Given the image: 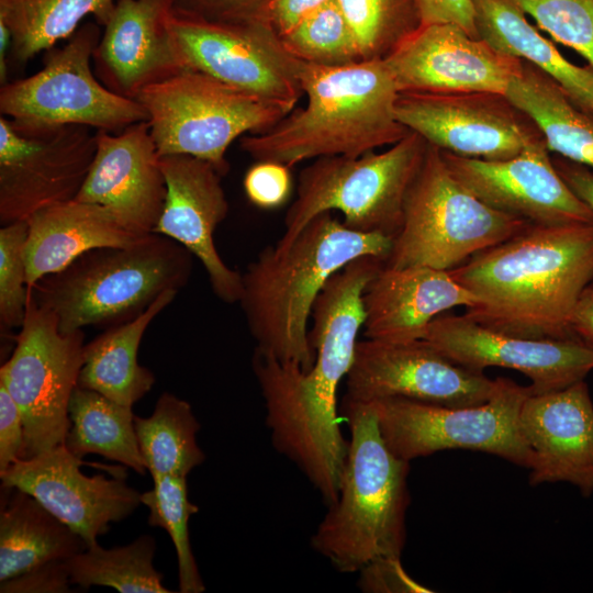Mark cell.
I'll return each mask as SVG.
<instances>
[{
  "mask_svg": "<svg viewBox=\"0 0 593 593\" xmlns=\"http://www.w3.org/2000/svg\"><path fill=\"white\" fill-rule=\"evenodd\" d=\"M116 0H0V22L11 34L10 60L24 65L68 40L88 15L103 26Z\"/></svg>",
  "mask_w": 593,
  "mask_h": 593,
  "instance_id": "cell-32",
  "label": "cell"
},
{
  "mask_svg": "<svg viewBox=\"0 0 593 593\" xmlns=\"http://www.w3.org/2000/svg\"><path fill=\"white\" fill-rule=\"evenodd\" d=\"M395 115L428 144L468 158L504 160L544 139L534 121L496 92L403 91Z\"/></svg>",
  "mask_w": 593,
  "mask_h": 593,
  "instance_id": "cell-14",
  "label": "cell"
},
{
  "mask_svg": "<svg viewBox=\"0 0 593 593\" xmlns=\"http://www.w3.org/2000/svg\"><path fill=\"white\" fill-rule=\"evenodd\" d=\"M555 41L593 67V0H513Z\"/></svg>",
  "mask_w": 593,
  "mask_h": 593,
  "instance_id": "cell-38",
  "label": "cell"
},
{
  "mask_svg": "<svg viewBox=\"0 0 593 593\" xmlns=\"http://www.w3.org/2000/svg\"><path fill=\"white\" fill-rule=\"evenodd\" d=\"M192 257L181 244L150 233L127 246L88 250L30 291L54 313L61 333L109 328L136 318L166 291L179 292L190 280Z\"/></svg>",
  "mask_w": 593,
  "mask_h": 593,
  "instance_id": "cell-5",
  "label": "cell"
},
{
  "mask_svg": "<svg viewBox=\"0 0 593 593\" xmlns=\"http://www.w3.org/2000/svg\"><path fill=\"white\" fill-rule=\"evenodd\" d=\"M529 385L499 377L493 396L478 405L446 406L405 398L371 401L381 436L399 458L411 461L448 449L491 454L516 466H533L518 416Z\"/></svg>",
  "mask_w": 593,
  "mask_h": 593,
  "instance_id": "cell-10",
  "label": "cell"
},
{
  "mask_svg": "<svg viewBox=\"0 0 593 593\" xmlns=\"http://www.w3.org/2000/svg\"><path fill=\"white\" fill-rule=\"evenodd\" d=\"M85 333H61L54 313L30 291L26 314L0 382L18 404L24 425L22 459L65 443L68 405L83 362Z\"/></svg>",
  "mask_w": 593,
  "mask_h": 593,
  "instance_id": "cell-11",
  "label": "cell"
},
{
  "mask_svg": "<svg viewBox=\"0 0 593 593\" xmlns=\"http://www.w3.org/2000/svg\"><path fill=\"white\" fill-rule=\"evenodd\" d=\"M102 31L82 23L59 47L46 51L43 68L0 88V113L30 128L83 125L119 133L148 121L143 105L108 89L92 71V56Z\"/></svg>",
  "mask_w": 593,
  "mask_h": 593,
  "instance_id": "cell-9",
  "label": "cell"
},
{
  "mask_svg": "<svg viewBox=\"0 0 593 593\" xmlns=\"http://www.w3.org/2000/svg\"><path fill=\"white\" fill-rule=\"evenodd\" d=\"M552 163L571 191L593 211V169L561 156Z\"/></svg>",
  "mask_w": 593,
  "mask_h": 593,
  "instance_id": "cell-47",
  "label": "cell"
},
{
  "mask_svg": "<svg viewBox=\"0 0 593 593\" xmlns=\"http://www.w3.org/2000/svg\"><path fill=\"white\" fill-rule=\"evenodd\" d=\"M350 428L337 500L311 538L339 572L353 573L382 559L400 560L405 544L410 461L385 445L373 406L343 400Z\"/></svg>",
  "mask_w": 593,
  "mask_h": 593,
  "instance_id": "cell-4",
  "label": "cell"
},
{
  "mask_svg": "<svg viewBox=\"0 0 593 593\" xmlns=\"http://www.w3.org/2000/svg\"><path fill=\"white\" fill-rule=\"evenodd\" d=\"M422 25L452 23L478 37L472 0H414Z\"/></svg>",
  "mask_w": 593,
  "mask_h": 593,
  "instance_id": "cell-44",
  "label": "cell"
},
{
  "mask_svg": "<svg viewBox=\"0 0 593 593\" xmlns=\"http://www.w3.org/2000/svg\"><path fill=\"white\" fill-rule=\"evenodd\" d=\"M393 237L347 227L324 212L287 247L266 246L242 273L238 303L256 350L279 361L314 366L309 343L313 304L328 279L351 260L387 259Z\"/></svg>",
  "mask_w": 593,
  "mask_h": 593,
  "instance_id": "cell-2",
  "label": "cell"
},
{
  "mask_svg": "<svg viewBox=\"0 0 593 593\" xmlns=\"http://www.w3.org/2000/svg\"><path fill=\"white\" fill-rule=\"evenodd\" d=\"M299 76L306 105L239 138L254 160L291 167L320 157H357L411 132L396 119L399 90L383 59L335 67L302 61Z\"/></svg>",
  "mask_w": 593,
  "mask_h": 593,
  "instance_id": "cell-3",
  "label": "cell"
},
{
  "mask_svg": "<svg viewBox=\"0 0 593 593\" xmlns=\"http://www.w3.org/2000/svg\"><path fill=\"white\" fill-rule=\"evenodd\" d=\"M90 465L58 445L32 458L20 459L1 477V484L18 488L36 499L72 530L87 547L98 542L111 523L130 516L142 503L141 493L128 486L125 475L88 477L80 471Z\"/></svg>",
  "mask_w": 593,
  "mask_h": 593,
  "instance_id": "cell-18",
  "label": "cell"
},
{
  "mask_svg": "<svg viewBox=\"0 0 593 593\" xmlns=\"http://www.w3.org/2000/svg\"><path fill=\"white\" fill-rule=\"evenodd\" d=\"M169 27L190 70L277 103L288 112L302 97V60L287 51L266 21H209L174 10Z\"/></svg>",
  "mask_w": 593,
  "mask_h": 593,
  "instance_id": "cell-12",
  "label": "cell"
},
{
  "mask_svg": "<svg viewBox=\"0 0 593 593\" xmlns=\"http://www.w3.org/2000/svg\"><path fill=\"white\" fill-rule=\"evenodd\" d=\"M70 585L66 560H53L0 582V592L66 593Z\"/></svg>",
  "mask_w": 593,
  "mask_h": 593,
  "instance_id": "cell-42",
  "label": "cell"
},
{
  "mask_svg": "<svg viewBox=\"0 0 593 593\" xmlns=\"http://www.w3.org/2000/svg\"><path fill=\"white\" fill-rule=\"evenodd\" d=\"M24 450V425L21 411L0 382V474L22 459Z\"/></svg>",
  "mask_w": 593,
  "mask_h": 593,
  "instance_id": "cell-43",
  "label": "cell"
},
{
  "mask_svg": "<svg viewBox=\"0 0 593 593\" xmlns=\"http://www.w3.org/2000/svg\"><path fill=\"white\" fill-rule=\"evenodd\" d=\"M155 550L150 535L111 549L92 544L66 560L70 582L82 589L99 585L122 593H170L163 584L164 575L154 567Z\"/></svg>",
  "mask_w": 593,
  "mask_h": 593,
  "instance_id": "cell-34",
  "label": "cell"
},
{
  "mask_svg": "<svg viewBox=\"0 0 593 593\" xmlns=\"http://www.w3.org/2000/svg\"><path fill=\"white\" fill-rule=\"evenodd\" d=\"M280 38L291 55L305 63L335 67L362 60L336 0L314 10Z\"/></svg>",
  "mask_w": 593,
  "mask_h": 593,
  "instance_id": "cell-37",
  "label": "cell"
},
{
  "mask_svg": "<svg viewBox=\"0 0 593 593\" xmlns=\"http://www.w3.org/2000/svg\"><path fill=\"white\" fill-rule=\"evenodd\" d=\"M244 190L248 200L261 209L282 205L291 191L290 167L280 163L256 161L244 177Z\"/></svg>",
  "mask_w": 593,
  "mask_h": 593,
  "instance_id": "cell-40",
  "label": "cell"
},
{
  "mask_svg": "<svg viewBox=\"0 0 593 593\" xmlns=\"http://www.w3.org/2000/svg\"><path fill=\"white\" fill-rule=\"evenodd\" d=\"M345 378L344 400L354 402L405 398L470 406L489 401L499 385V378L452 362L425 339L359 340Z\"/></svg>",
  "mask_w": 593,
  "mask_h": 593,
  "instance_id": "cell-15",
  "label": "cell"
},
{
  "mask_svg": "<svg viewBox=\"0 0 593 593\" xmlns=\"http://www.w3.org/2000/svg\"><path fill=\"white\" fill-rule=\"evenodd\" d=\"M477 302L478 298L448 270L427 266L392 268L383 264L363 294L365 336L385 342L423 339L435 317Z\"/></svg>",
  "mask_w": 593,
  "mask_h": 593,
  "instance_id": "cell-25",
  "label": "cell"
},
{
  "mask_svg": "<svg viewBox=\"0 0 593 593\" xmlns=\"http://www.w3.org/2000/svg\"><path fill=\"white\" fill-rule=\"evenodd\" d=\"M452 362L483 371L500 367L522 372L532 394L561 390L593 370V343L580 337L534 339L489 329L465 314H440L424 336Z\"/></svg>",
  "mask_w": 593,
  "mask_h": 593,
  "instance_id": "cell-16",
  "label": "cell"
},
{
  "mask_svg": "<svg viewBox=\"0 0 593 593\" xmlns=\"http://www.w3.org/2000/svg\"><path fill=\"white\" fill-rule=\"evenodd\" d=\"M148 114L158 155H190L211 163L223 177L226 152L246 134L262 133L289 112L281 105L186 70L144 89L136 98Z\"/></svg>",
  "mask_w": 593,
  "mask_h": 593,
  "instance_id": "cell-8",
  "label": "cell"
},
{
  "mask_svg": "<svg viewBox=\"0 0 593 593\" xmlns=\"http://www.w3.org/2000/svg\"><path fill=\"white\" fill-rule=\"evenodd\" d=\"M573 333L593 343V287L590 286L581 295L572 317Z\"/></svg>",
  "mask_w": 593,
  "mask_h": 593,
  "instance_id": "cell-48",
  "label": "cell"
},
{
  "mask_svg": "<svg viewBox=\"0 0 593 593\" xmlns=\"http://www.w3.org/2000/svg\"><path fill=\"white\" fill-rule=\"evenodd\" d=\"M134 425L153 481L166 475L187 478L205 459L197 444L200 424L191 405L171 393L159 396L150 416H135Z\"/></svg>",
  "mask_w": 593,
  "mask_h": 593,
  "instance_id": "cell-33",
  "label": "cell"
},
{
  "mask_svg": "<svg viewBox=\"0 0 593 593\" xmlns=\"http://www.w3.org/2000/svg\"><path fill=\"white\" fill-rule=\"evenodd\" d=\"M399 92L505 94L523 60L496 52L452 23L421 25L383 59Z\"/></svg>",
  "mask_w": 593,
  "mask_h": 593,
  "instance_id": "cell-17",
  "label": "cell"
},
{
  "mask_svg": "<svg viewBox=\"0 0 593 593\" xmlns=\"http://www.w3.org/2000/svg\"><path fill=\"white\" fill-rule=\"evenodd\" d=\"M427 146L425 138L411 131L381 153L314 159L299 175L296 197L276 245L287 247L315 216L334 210L342 212L343 223L354 231L394 237Z\"/></svg>",
  "mask_w": 593,
  "mask_h": 593,
  "instance_id": "cell-6",
  "label": "cell"
},
{
  "mask_svg": "<svg viewBox=\"0 0 593 593\" xmlns=\"http://www.w3.org/2000/svg\"><path fill=\"white\" fill-rule=\"evenodd\" d=\"M549 153L545 139L504 160L441 150L454 177L499 211L533 224L593 223V211L562 180Z\"/></svg>",
  "mask_w": 593,
  "mask_h": 593,
  "instance_id": "cell-19",
  "label": "cell"
},
{
  "mask_svg": "<svg viewBox=\"0 0 593 593\" xmlns=\"http://www.w3.org/2000/svg\"><path fill=\"white\" fill-rule=\"evenodd\" d=\"M534 455L529 483L564 482L593 494V402L585 380L561 390L529 394L518 416Z\"/></svg>",
  "mask_w": 593,
  "mask_h": 593,
  "instance_id": "cell-24",
  "label": "cell"
},
{
  "mask_svg": "<svg viewBox=\"0 0 593 593\" xmlns=\"http://www.w3.org/2000/svg\"><path fill=\"white\" fill-rule=\"evenodd\" d=\"M362 60L384 59L421 25L414 0H336Z\"/></svg>",
  "mask_w": 593,
  "mask_h": 593,
  "instance_id": "cell-35",
  "label": "cell"
},
{
  "mask_svg": "<svg viewBox=\"0 0 593 593\" xmlns=\"http://www.w3.org/2000/svg\"><path fill=\"white\" fill-rule=\"evenodd\" d=\"M478 37L496 52L552 77L582 108L593 111V67L568 60L513 0H472Z\"/></svg>",
  "mask_w": 593,
  "mask_h": 593,
  "instance_id": "cell-28",
  "label": "cell"
},
{
  "mask_svg": "<svg viewBox=\"0 0 593 593\" xmlns=\"http://www.w3.org/2000/svg\"><path fill=\"white\" fill-rule=\"evenodd\" d=\"M177 294L176 290L166 291L136 318L109 327L87 343L78 387L128 406L147 394L155 376L138 363V348L150 322Z\"/></svg>",
  "mask_w": 593,
  "mask_h": 593,
  "instance_id": "cell-29",
  "label": "cell"
},
{
  "mask_svg": "<svg viewBox=\"0 0 593 593\" xmlns=\"http://www.w3.org/2000/svg\"><path fill=\"white\" fill-rule=\"evenodd\" d=\"M329 0H270L262 20L279 36L291 31L301 20Z\"/></svg>",
  "mask_w": 593,
  "mask_h": 593,
  "instance_id": "cell-45",
  "label": "cell"
},
{
  "mask_svg": "<svg viewBox=\"0 0 593 593\" xmlns=\"http://www.w3.org/2000/svg\"><path fill=\"white\" fill-rule=\"evenodd\" d=\"M27 224L24 257L29 289L88 250L127 246L144 236L124 227L108 209L78 200L45 206L32 214Z\"/></svg>",
  "mask_w": 593,
  "mask_h": 593,
  "instance_id": "cell-26",
  "label": "cell"
},
{
  "mask_svg": "<svg viewBox=\"0 0 593 593\" xmlns=\"http://www.w3.org/2000/svg\"><path fill=\"white\" fill-rule=\"evenodd\" d=\"M149 508L148 524L165 529L176 548L179 591L201 593L205 590L190 544L188 522L199 507L188 497L187 478L166 475L154 480V488L141 493Z\"/></svg>",
  "mask_w": 593,
  "mask_h": 593,
  "instance_id": "cell-36",
  "label": "cell"
},
{
  "mask_svg": "<svg viewBox=\"0 0 593 593\" xmlns=\"http://www.w3.org/2000/svg\"><path fill=\"white\" fill-rule=\"evenodd\" d=\"M365 589H382L381 591H396L395 589L422 590L404 572L400 560L382 559L372 562L361 570Z\"/></svg>",
  "mask_w": 593,
  "mask_h": 593,
  "instance_id": "cell-46",
  "label": "cell"
},
{
  "mask_svg": "<svg viewBox=\"0 0 593 593\" xmlns=\"http://www.w3.org/2000/svg\"><path fill=\"white\" fill-rule=\"evenodd\" d=\"M160 167L167 194L154 233L181 244L199 259L221 301L238 302L242 273L225 264L213 238L228 212L222 176L211 163L190 155L161 156Z\"/></svg>",
  "mask_w": 593,
  "mask_h": 593,
  "instance_id": "cell-23",
  "label": "cell"
},
{
  "mask_svg": "<svg viewBox=\"0 0 593 593\" xmlns=\"http://www.w3.org/2000/svg\"><path fill=\"white\" fill-rule=\"evenodd\" d=\"M529 224L479 199L454 177L441 150L428 144L384 265L451 270Z\"/></svg>",
  "mask_w": 593,
  "mask_h": 593,
  "instance_id": "cell-7",
  "label": "cell"
},
{
  "mask_svg": "<svg viewBox=\"0 0 593 593\" xmlns=\"http://www.w3.org/2000/svg\"><path fill=\"white\" fill-rule=\"evenodd\" d=\"M29 234L27 220L0 228V323L1 331L20 328L30 296L24 249Z\"/></svg>",
  "mask_w": 593,
  "mask_h": 593,
  "instance_id": "cell-39",
  "label": "cell"
},
{
  "mask_svg": "<svg viewBox=\"0 0 593 593\" xmlns=\"http://www.w3.org/2000/svg\"><path fill=\"white\" fill-rule=\"evenodd\" d=\"M86 548L83 538L36 499L1 484L0 582Z\"/></svg>",
  "mask_w": 593,
  "mask_h": 593,
  "instance_id": "cell-27",
  "label": "cell"
},
{
  "mask_svg": "<svg viewBox=\"0 0 593 593\" xmlns=\"http://www.w3.org/2000/svg\"><path fill=\"white\" fill-rule=\"evenodd\" d=\"M97 149L83 125L30 128L0 116V223L78 195Z\"/></svg>",
  "mask_w": 593,
  "mask_h": 593,
  "instance_id": "cell-13",
  "label": "cell"
},
{
  "mask_svg": "<svg viewBox=\"0 0 593 593\" xmlns=\"http://www.w3.org/2000/svg\"><path fill=\"white\" fill-rule=\"evenodd\" d=\"M505 96L534 121L550 153L593 169V111L579 105L552 77L523 61Z\"/></svg>",
  "mask_w": 593,
  "mask_h": 593,
  "instance_id": "cell-30",
  "label": "cell"
},
{
  "mask_svg": "<svg viewBox=\"0 0 593 593\" xmlns=\"http://www.w3.org/2000/svg\"><path fill=\"white\" fill-rule=\"evenodd\" d=\"M448 272L478 298L465 315L480 325L524 338L578 337L572 317L593 283V223H532Z\"/></svg>",
  "mask_w": 593,
  "mask_h": 593,
  "instance_id": "cell-1",
  "label": "cell"
},
{
  "mask_svg": "<svg viewBox=\"0 0 593 593\" xmlns=\"http://www.w3.org/2000/svg\"><path fill=\"white\" fill-rule=\"evenodd\" d=\"M167 186L148 121L119 133L97 131V149L75 200L108 209L128 231L154 233Z\"/></svg>",
  "mask_w": 593,
  "mask_h": 593,
  "instance_id": "cell-21",
  "label": "cell"
},
{
  "mask_svg": "<svg viewBox=\"0 0 593 593\" xmlns=\"http://www.w3.org/2000/svg\"><path fill=\"white\" fill-rule=\"evenodd\" d=\"M70 429L64 445L77 458L98 454L144 475L147 471L135 432L132 406L76 387L68 405Z\"/></svg>",
  "mask_w": 593,
  "mask_h": 593,
  "instance_id": "cell-31",
  "label": "cell"
},
{
  "mask_svg": "<svg viewBox=\"0 0 593 593\" xmlns=\"http://www.w3.org/2000/svg\"><path fill=\"white\" fill-rule=\"evenodd\" d=\"M175 0H116L92 64L111 91L136 100L147 87L190 70L169 27Z\"/></svg>",
  "mask_w": 593,
  "mask_h": 593,
  "instance_id": "cell-22",
  "label": "cell"
},
{
  "mask_svg": "<svg viewBox=\"0 0 593 593\" xmlns=\"http://www.w3.org/2000/svg\"><path fill=\"white\" fill-rule=\"evenodd\" d=\"M383 264L373 256L351 260L328 279L311 311L309 343L315 361L304 374L303 391L311 409L331 427L339 426L337 388L353 363L365 324L363 294Z\"/></svg>",
  "mask_w": 593,
  "mask_h": 593,
  "instance_id": "cell-20",
  "label": "cell"
},
{
  "mask_svg": "<svg viewBox=\"0 0 593 593\" xmlns=\"http://www.w3.org/2000/svg\"><path fill=\"white\" fill-rule=\"evenodd\" d=\"M270 0H175L176 12L209 21L249 22L262 20Z\"/></svg>",
  "mask_w": 593,
  "mask_h": 593,
  "instance_id": "cell-41",
  "label": "cell"
}]
</instances>
